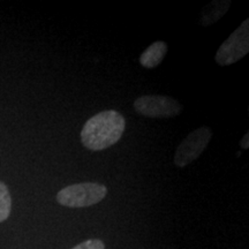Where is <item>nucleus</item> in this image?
Wrapping results in <instances>:
<instances>
[{
    "mask_svg": "<svg viewBox=\"0 0 249 249\" xmlns=\"http://www.w3.org/2000/svg\"><path fill=\"white\" fill-rule=\"evenodd\" d=\"M126 121L119 112L107 110L90 118L81 130V141L87 149L101 151L114 145L123 136Z\"/></svg>",
    "mask_w": 249,
    "mask_h": 249,
    "instance_id": "1",
    "label": "nucleus"
},
{
    "mask_svg": "<svg viewBox=\"0 0 249 249\" xmlns=\"http://www.w3.org/2000/svg\"><path fill=\"white\" fill-rule=\"evenodd\" d=\"M107 194V188L102 183H74L59 191L57 201L68 208H87L97 204Z\"/></svg>",
    "mask_w": 249,
    "mask_h": 249,
    "instance_id": "2",
    "label": "nucleus"
},
{
    "mask_svg": "<svg viewBox=\"0 0 249 249\" xmlns=\"http://www.w3.org/2000/svg\"><path fill=\"white\" fill-rule=\"evenodd\" d=\"M134 110L143 117L166 119L179 116L182 111V105L169 96L148 95L141 96L134 102Z\"/></svg>",
    "mask_w": 249,
    "mask_h": 249,
    "instance_id": "3",
    "label": "nucleus"
},
{
    "mask_svg": "<svg viewBox=\"0 0 249 249\" xmlns=\"http://www.w3.org/2000/svg\"><path fill=\"white\" fill-rule=\"evenodd\" d=\"M249 51V20H245L235 31L219 46L216 61L220 66H229L245 57Z\"/></svg>",
    "mask_w": 249,
    "mask_h": 249,
    "instance_id": "4",
    "label": "nucleus"
},
{
    "mask_svg": "<svg viewBox=\"0 0 249 249\" xmlns=\"http://www.w3.org/2000/svg\"><path fill=\"white\" fill-rule=\"evenodd\" d=\"M211 136L213 132L207 126H202L189 133L177 148L174 164L178 167H185L195 161L208 147Z\"/></svg>",
    "mask_w": 249,
    "mask_h": 249,
    "instance_id": "5",
    "label": "nucleus"
},
{
    "mask_svg": "<svg viewBox=\"0 0 249 249\" xmlns=\"http://www.w3.org/2000/svg\"><path fill=\"white\" fill-rule=\"evenodd\" d=\"M232 2L230 0H214L204 6L201 13L200 23L203 27H209L216 23L227 13Z\"/></svg>",
    "mask_w": 249,
    "mask_h": 249,
    "instance_id": "6",
    "label": "nucleus"
},
{
    "mask_svg": "<svg viewBox=\"0 0 249 249\" xmlns=\"http://www.w3.org/2000/svg\"><path fill=\"white\" fill-rule=\"evenodd\" d=\"M167 50H169L167 44L163 40H157V42L152 43L141 54L140 64L144 68H148V70L157 67L163 61V59L167 53Z\"/></svg>",
    "mask_w": 249,
    "mask_h": 249,
    "instance_id": "7",
    "label": "nucleus"
},
{
    "mask_svg": "<svg viewBox=\"0 0 249 249\" xmlns=\"http://www.w3.org/2000/svg\"><path fill=\"white\" fill-rule=\"evenodd\" d=\"M12 211V197L7 186L0 181V223L5 222Z\"/></svg>",
    "mask_w": 249,
    "mask_h": 249,
    "instance_id": "8",
    "label": "nucleus"
},
{
    "mask_svg": "<svg viewBox=\"0 0 249 249\" xmlns=\"http://www.w3.org/2000/svg\"><path fill=\"white\" fill-rule=\"evenodd\" d=\"M71 249H105V245L99 239H91V240L81 242Z\"/></svg>",
    "mask_w": 249,
    "mask_h": 249,
    "instance_id": "9",
    "label": "nucleus"
},
{
    "mask_svg": "<svg viewBox=\"0 0 249 249\" xmlns=\"http://www.w3.org/2000/svg\"><path fill=\"white\" fill-rule=\"evenodd\" d=\"M248 138H249V135H248V133H247V134H246V135L244 136V139L241 140L240 145H241L242 149H248V147H249V144H248Z\"/></svg>",
    "mask_w": 249,
    "mask_h": 249,
    "instance_id": "10",
    "label": "nucleus"
}]
</instances>
